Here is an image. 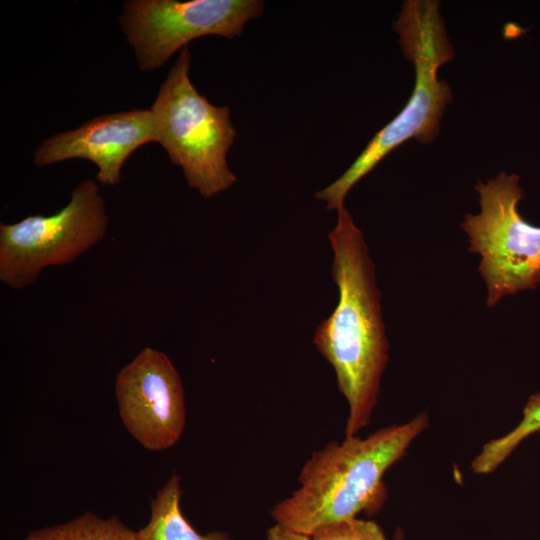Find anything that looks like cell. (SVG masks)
Wrapping results in <instances>:
<instances>
[{
    "label": "cell",
    "instance_id": "cell-3",
    "mask_svg": "<svg viewBox=\"0 0 540 540\" xmlns=\"http://www.w3.org/2000/svg\"><path fill=\"white\" fill-rule=\"evenodd\" d=\"M393 27L406 59L414 65L413 91L399 114L375 134L350 167L316 193L317 199L326 202L328 210L344 206L353 186L404 142L433 141L439 133L442 114L452 100L449 85L438 78L439 68L454 57L439 2L405 1Z\"/></svg>",
    "mask_w": 540,
    "mask_h": 540
},
{
    "label": "cell",
    "instance_id": "cell-5",
    "mask_svg": "<svg viewBox=\"0 0 540 540\" xmlns=\"http://www.w3.org/2000/svg\"><path fill=\"white\" fill-rule=\"evenodd\" d=\"M519 182L518 175L505 172L486 183L478 181L480 212L466 214L461 225L468 251L481 257L478 272L490 308L540 282V227L529 224L517 209L523 197Z\"/></svg>",
    "mask_w": 540,
    "mask_h": 540
},
{
    "label": "cell",
    "instance_id": "cell-13",
    "mask_svg": "<svg viewBox=\"0 0 540 540\" xmlns=\"http://www.w3.org/2000/svg\"><path fill=\"white\" fill-rule=\"evenodd\" d=\"M312 540H387L383 529L372 520L355 518L326 525L311 535Z\"/></svg>",
    "mask_w": 540,
    "mask_h": 540
},
{
    "label": "cell",
    "instance_id": "cell-14",
    "mask_svg": "<svg viewBox=\"0 0 540 540\" xmlns=\"http://www.w3.org/2000/svg\"><path fill=\"white\" fill-rule=\"evenodd\" d=\"M266 540H312L311 536L274 524L266 532Z\"/></svg>",
    "mask_w": 540,
    "mask_h": 540
},
{
    "label": "cell",
    "instance_id": "cell-9",
    "mask_svg": "<svg viewBox=\"0 0 540 540\" xmlns=\"http://www.w3.org/2000/svg\"><path fill=\"white\" fill-rule=\"evenodd\" d=\"M150 142H157L150 109L104 114L44 140L35 150L34 164L44 167L73 158L87 159L98 167V182L115 185L120 182L126 159Z\"/></svg>",
    "mask_w": 540,
    "mask_h": 540
},
{
    "label": "cell",
    "instance_id": "cell-2",
    "mask_svg": "<svg viewBox=\"0 0 540 540\" xmlns=\"http://www.w3.org/2000/svg\"><path fill=\"white\" fill-rule=\"evenodd\" d=\"M428 424V415L420 413L365 438L355 435L329 442L305 461L298 488L272 507V519L311 536L326 525L358 518L362 512L376 514L387 498L385 473Z\"/></svg>",
    "mask_w": 540,
    "mask_h": 540
},
{
    "label": "cell",
    "instance_id": "cell-1",
    "mask_svg": "<svg viewBox=\"0 0 540 540\" xmlns=\"http://www.w3.org/2000/svg\"><path fill=\"white\" fill-rule=\"evenodd\" d=\"M329 240L339 299L333 313L317 327L313 343L335 371L348 404L344 433L351 437L369 425L377 406L389 343L375 266L362 231L344 206L337 210Z\"/></svg>",
    "mask_w": 540,
    "mask_h": 540
},
{
    "label": "cell",
    "instance_id": "cell-4",
    "mask_svg": "<svg viewBox=\"0 0 540 540\" xmlns=\"http://www.w3.org/2000/svg\"><path fill=\"white\" fill-rule=\"evenodd\" d=\"M190 64L191 54L185 46L149 109L157 142L171 162L182 168L188 185L209 198L237 181L226 160L236 131L229 107L211 104L196 90L189 76Z\"/></svg>",
    "mask_w": 540,
    "mask_h": 540
},
{
    "label": "cell",
    "instance_id": "cell-6",
    "mask_svg": "<svg viewBox=\"0 0 540 540\" xmlns=\"http://www.w3.org/2000/svg\"><path fill=\"white\" fill-rule=\"evenodd\" d=\"M107 227L98 184L84 180L58 212L0 224V280L14 289L30 286L46 267L71 263L95 246Z\"/></svg>",
    "mask_w": 540,
    "mask_h": 540
},
{
    "label": "cell",
    "instance_id": "cell-7",
    "mask_svg": "<svg viewBox=\"0 0 540 540\" xmlns=\"http://www.w3.org/2000/svg\"><path fill=\"white\" fill-rule=\"evenodd\" d=\"M263 9L260 0H130L120 22L139 68L152 71L196 38L240 36Z\"/></svg>",
    "mask_w": 540,
    "mask_h": 540
},
{
    "label": "cell",
    "instance_id": "cell-15",
    "mask_svg": "<svg viewBox=\"0 0 540 540\" xmlns=\"http://www.w3.org/2000/svg\"><path fill=\"white\" fill-rule=\"evenodd\" d=\"M392 540H405L404 531L401 527L395 529Z\"/></svg>",
    "mask_w": 540,
    "mask_h": 540
},
{
    "label": "cell",
    "instance_id": "cell-12",
    "mask_svg": "<svg viewBox=\"0 0 540 540\" xmlns=\"http://www.w3.org/2000/svg\"><path fill=\"white\" fill-rule=\"evenodd\" d=\"M540 431V392L532 394L522 412L519 423L505 435L488 441L471 462L475 474L495 471L528 437Z\"/></svg>",
    "mask_w": 540,
    "mask_h": 540
},
{
    "label": "cell",
    "instance_id": "cell-10",
    "mask_svg": "<svg viewBox=\"0 0 540 540\" xmlns=\"http://www.w3.org/2000/svg\"><path fill=\"white\" fill-rule=\"evenodd\" d=\"M181 479L173 474L151 501L149 522L137 532V540H234L225 531L198 533L181 510Z\"/></svg>",
    "mask_w": 540,
    "mask_h": 540
},
{
    "label": "cell",
    "instance_id": "cell-11",
    "mask_svg": "<svg viewBox=\"0 0 540 540\" xmlns=\"http://www.w3.org/2000/svg\"><path fill=\"white\" fill-rule=\"evenodd\" d=\"M24 540H137V532L117 516L101 518L87 511L68 522L35 529Z\"/></svg>",
    "mask_w": 540,
    "mask_h": 540
},
{
    "label": "cell",
    "instance_id": "cell-8",
    "mask_svg": "<svg viewBox=\"0 0 540 540\" xmlns=\"http://www.w3.org/2000/svg\"><path fill=\"white\" fill-rule=\"evenodd\" d=\"M115 395L123 425L144 448L163 451L179 441L186 423L184 389L165 353L140 351L117 374Z\"/></svg>",
    "mask_w": 540,
    "mask_h": 540
}]
</instances>
